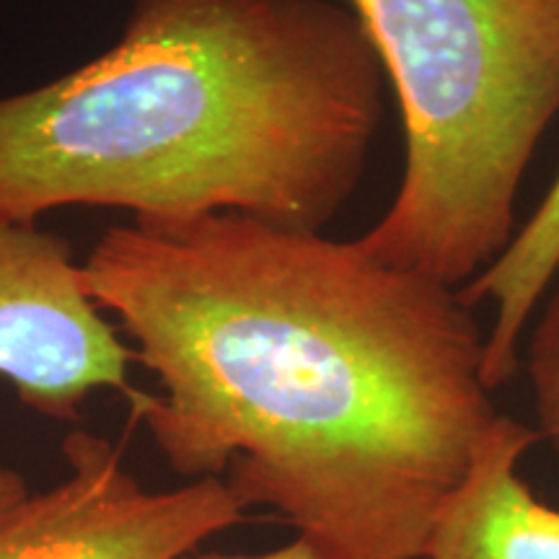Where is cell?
<instances>
[{
  "label": "cell",
  "instance_id": "6da1fadb",
  "mask_svg": "<svg viewBox=\"0 0 559 559\" xmlns=\"http://www.w3.org/2000/svg\"><path fill=\"white\" fill-rule=\"evenodd\" d=\"M81 267L164 389L132 417L174 472L330 559H423L500 417L456 288L236 213L111 226Z\"/></svg>",
  "mask_w": 559,
  "mask_h": 559
},
{
  "label": "cell",
  "instance_id": "7a4b0ae2",
  "mask_svg": "<svg viewBox=\"0 0 559 559\" xmlns=\"http://www.w3.org/2000/svg\"><path fill=\"white\" fill-rule=\"evenodd\" d=\"M383 120V68L330 0H135L120 39L0 96V221L236 213L324 234Z\"/></svg>",
  "mask_w": 559,
  "mask_h": 559
},
{
  "label": "cell",
  "instance_id": "3957f363",
  "mask_svg": "<svg viewBox=\"0 0 559 559\" xmlns=\"http://www.w3.org/2000/svg\"><path fill=\"white\" fill-rule=\"evenodd\" d=\"M404 124V177L370 257L461 290L519 234V194L559 117V0H347Z\"/></svg>",
  "mask_w": 559,
  "mask_h": 559
},
{
  "label": "cell",
  "instance_id": "277c9868",
  "mask_svg": "<svg viewBox=\"0 0 559 559\" xmlns=\"http://www.w3.org/2000/svg\"><path fill=\"white\" fill-rule=\"evenodd\" d=\"M70 474L0 519V559H185L247 519L223 477L151 492L124 469L107 438L75 430L62 440Z\"/></svg>",
  "mask_w": 559,
  "mask_h": 559
},
{
  "label": "cell",
  "instance_id": "5b68a950",
  "mask_svg": "<svg viewBox=\"0 0 559 559\" xmlns=\"http://www.w3.org/2000/svg\"><path fill=\"white\" fill-rule=\"evenodd\" d=\"M132 360L135 349L88 296L70 241L0 221V376L24 407L75 419L99 389L138 407L145 391L130 383Z\"/></svg>",
  "mask_w": 559,
  "mask_h": 559
},
{
  "label": "cell",
  "instance_id": "8992f818",
  "mask_svg": "<svg viewBox=\"0 0 559 559\" xmlns=\"http://www.w3.org/2000/svg\"><path fill=\"white\" fill-rule=\"evenodd\" d=\"M539 432L500 415L440 508L423 559H559V508L534 495L521 461Z\"/></svg>",
  "mask_w": 559,
  "mask_h": 559
},
{
  "label": "cell",
  "instance_id": "52a82bcc",
  "mask_svg": "<svg viewBox=\"0 0 559 559\" xmlns=\"http://www.w3.org/2000/svg\"><path fill=\"white\" fill-rule=\"evenodd\" d=\"M559 260V171L544 200L528 221L521 223L519 234L500 260L461 288L466 304H489L495 311L492 330L485 345V383L498 391L513 381L521 368V337L531 324L536 306L547 290L549 275Z\"/></svg>",
  "mask_w": 559,
  "mask_h": 559
},
{
  "label": "cell",
  "instance_id": "ba28073f",
  "mask_svg": "<svg viewBox=\"0 0 559 559\" xmlns=\"http://www.w3.org/2000/svg\"><path fill=\"white\" fill-rule=\"evenodd\" d=\"M531 321L534 330L528 340L526 373L539 423L536 432L559 459V260Z\"/></svg>",
  "mask_w": 559,
  "mask_h": 559
},
{
  "label": "cell",
  "instance_id": "9c48e42d",
  "mask_svg": "<svg viewBox=\"0 0 559 559\" xmlns=\"http://www.w3.org/2000/svg\"><path fill=\"white\" fill-rule=\"evenodd\" d=\"M192 559H330V557H326L321 549L313 547L311 542H306L304 536H298V539L288 544V547L264 551V555H200Z\"/></svg>",
  "mask_w": 559,
  "mask_h": 559
},
{
  "label": "cell",
  "instance_id": "30bf717a",
  "mask_svg": "<svg viewBox=\"0 0 559 559\" xmlns=\"http://www.w3.org/2000/svg\"><path fill=\"white\" fill-rule=\"evenodd\" d=\"M26 498H29V489H26L24 477L19 472L0 466V519Z\"/></svg>",
  "mask_w": 559,
  "mask_h": 559
}]
</instances>
